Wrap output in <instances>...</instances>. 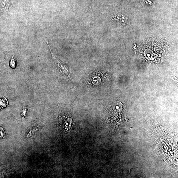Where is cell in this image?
I'll return each instance as SVG.
<instances>
[{
	"label": "cell",
	"instance_id": "obj_2",
	"mask_svg": "<svg viewBox=\"0 0 178 178\" xmlns=\"http://www.w3.org/2000/svg\"><path fill=\"white\" fill-rule=\"evenodd\" d=\"M8 106V101L6 97L0 98V110L6 108Z\"/></svg>",
	"mask_w": 178,
	"mask_h": 178
},
{
	"label": "cell",
	"instance_id": "obj_1",
	"mask_svg": "<svg viewBox=\"0 0 178 178\" xmlns=\"http://www.w3.org/2000/svg\"><path fill=\"white\" fill-rule=\"evenodd\" d=\"M47 44L50 48V51L52 56L53 59L55 62L57 69L58 70L60 73L66 76V78L71 80V75L69 71V68H68V66L65 64L63 62L61 61L60 60L58 59L57 57H56V56L54 55L52 52L48 42H47Z\"/></svg>",
	"mask_w": 178,
	"mask_h": 178
},
{
	"label": "cell",
	"instance_id": "obj_4",
	"mask_svg": "<svg viewBox=\"0 0 178 178\" xmlns=\"http://www.w3.org/2000/svg\"><path fill=\"white\" fill-rule=\"evenodd\" d=\"M37 128L35 127L33 128V129H31V130H30L27 135V138L35 134V132L37 131Z\"/></svg>",
	"mask_w": 178,
	"mask_h": 178
},
{
	"label": "cell",
	"instance_id": "obj_3",
	"mask_svg": "<svg viewBox=\"0 0 178 178\" xmlns=\"http://www.w3.org/2000/svg\"><path fill=\"white\" fill-rule=\"evenodd\" d=\"M10 66L12 68H15L16 66V60L14 58V56H13L12 57L11 59L10 62Z\"/></svg>",
	"mask_w": 178,
	"mask_h": 178
},
{
	"label": "cell",
	"instance_id": "obj_5",
	"mask_svg": "<svg viewBox=\"0 0 178 178\" xmlns=\"http://www.w3.org/2000/svg\"><path fill=\"white\" fill-rule=\"evenodd\" d=\"M27 108L26 106L23 107L22 109L21 112V115L23 118H25L27 115Z\"/></svg>",
	"mask_w": 178,
	"mask_h": 178
},
{
	"label": "cell",
	"instance_id": "obj_6",
	"mask_svg": "<svg viewBox=\"0 0 178 178\" xmlns=\"http://www.w3.org/2000/svg\"><path fill=\"white\" fill-rule=\"evenodd\" d=\"M5 136V131L3 128L0 127V138L2 139V138H4Z\"/></svg>",
	"mask_w": 178,
	"mask_h": 178
}]
</instances>
